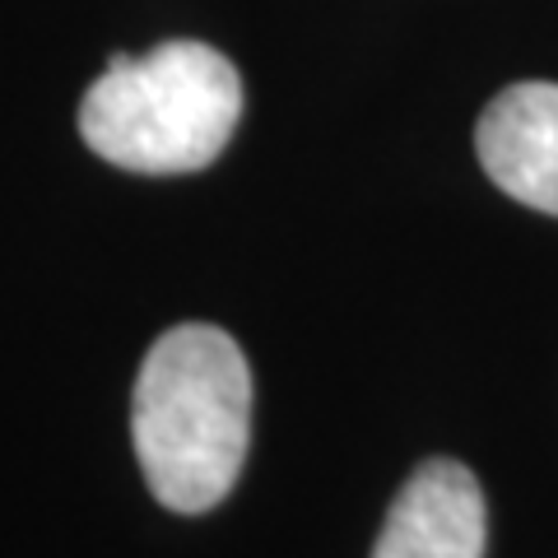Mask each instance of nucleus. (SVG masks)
I'll return each instance as SVG.
<instances>
[{
    "label": "nucleus",
    "instance_id": "nucleus-3",
    "mask_svg": "<svg viewBox=\"0 0 558 558\" xmlns=\"http://www.w3.org/2000/svg\"><path fill=\"white\" fill-rule=\"evenodd\" d=\"M484 488L461 461L433 457L405 480L373 558H484Z\"/></svg>",
    "mask_w": 558,
    "mask_h": 558
},
{
    "label": "nucleus",
    "instance_id": "nucleus-2",
    "mask_svg": "<svg viewBox=\"0 0 558 558\" xmlns=\"http://www.w3.org/2000/svg\"><path fill=\"white\" fill-rule=\"evenodd\" d=\"M242 121V80L205 43H159L149 57L117 51L80 102V135L112 168L172 178L223 154Z\"/></svg>",
    "mask_w": 558,
    "mask_h": 558
},
{
    "label": "nucleus",
    "instance_id": "nucleus-4",
    "mask_svg": "<svg viewBox=\"0 0 558 558\" xmlns=\"http://www.w3.org/2000/svg\"><path fill=\"white\" fill-rule=\"evenodd\" d=\"M475 149L498 191L558 219V84H508L484 108Z\"/></svg>",
    "mask_w": 558,
    "mask_h": 558
},
{
    "label": "nucleus",
    "instance_id": "nucleus-1",
    "mask_svg": "<svg viewBox=\"0 0 558 558\" xmlns=\"http://www.w3.org/2000/svg\"><path fill=\"white\" fill-rule=\"evenodd\" d=\"M131 442L168 512H209L233 494L252 447V368L209 322L163 330L131 391Z\"/></svg>",
    "mask_w": 558,
    "mask_h": 558
}]
</instances>
